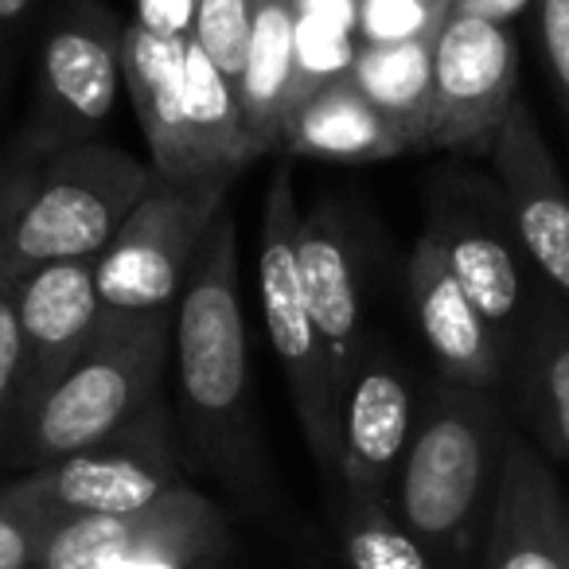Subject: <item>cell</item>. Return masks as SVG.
Segmentation results:
<instances>
[{"instance_id":"obj_1","label":"cell","mask_w":569,"mask_h":569,"mask_svg":"<svg viewBox=\"0 0 569 569\" xmlns=\"http://www.w3.org/2000/svg\"><path fill=\"white\" fill-rule=\"evenodd\" d=\"M238 273V222L222 207L176 305V382L183 433L199 460L238 496L261 499L266 468L250 418V351Z\"/></svg>"},{"instance_id":"obj_2","label":"cell","mask_w":569,"mask_h":569,"mask_svg":"<svg viewBox=\"0 0 569 569\" xmlns=\"http://www.w3.org/2000/svg\"><path fill=\"white\" fill-rule=\"evenodd\" d=\"M507 437L511 426L491 390L437 375L395 476L390 511L441 569L480 566Z\"/></svg>"},{"instance_id":"obj_3","label":"cell","mask_w":569,"mask_h":569,"mask_svg":"<svg viewBox=\"0 0 569 569\" xmlns=\"http://www.w3.org/2000/svg\"><path fill=\"white\" fill-rule=\"evenodd\" d=\"M157 172L102 141L9 152L0 164V273L98 258Z\"/></svg>"},{"instance_id":"obj_4","label":"cell","mask_w":569,"mask_h":569,"mask_svg":"<svg viewBox=\"0 0 569 569\" xmlns=\"http://www.w3.org/2000/svg\"><path fill=\"white\" fill-rule=\"evenodd\" d=\"M121 71L157 176L234 180L253 157H261L246 133L234 90L191 36L160 40L129 20L121 36Z\"/></svg>"},{"instance_id":"obj_5","label":"cell","mask_w":569,"mask_h":569,"mask_svg":"<svg viewBox=\"0 0 569 569\" xmlns=\"http://www.w3.org/2000/svg\"><path fill=\"white\" fill-rule=\"evenodd\" d=\"M172 336L176 312L106 309L87 356L20 418L9 457L40 468L121 433L152 402H160Z\"/></svg>"},{"instance_id":"obj_6","label":"cell","mask_w":569,"mask_h":569,"mask_svg":"<svg viewBox=\"0 0 569 569\" xmlns=\"http://www.w3.org/2000/svg\"><path fill=\"white\" fill-rule=\"evenodd\" d=\"M297 222L301 203L293 196V172L277 168L269 176L258 230V297L273 356L281 359L284 387L293 395L301 433L328 483H340V413L343 398L328 367L309 297H305L301 261H297Z\"/></svg>"},{"instance_id":"obj_7","label":"cell","mask_w":569,"mask_h":569,"mask_svg":"<svg viewBox=\"0 0 569 569\" xmlns=\"http://www.w3.org/2000/svg\"><path fill=\"white\" fill-rule=\"evenodd\" d=\"M426 234L441 246L452 277L515 367L546 284L515 238L503 191L480 176H445L429 203Z\"/></svg>"},{"instance_id":"obj_8","label":"cell","mask_w":569,"mask_h":569,"mask_svg":"<svg viewBox=\"0 0 569 569\" xmlns=\"http://www.w3.org/2000/svg\"><path fill=\"white\" fill-rule=\"evenodd\" d=\"M180 441L164 402H152L121 433L40 465L24 480L0 488L9 503L51 522L82 515H133L180 488Z\"/></svg>"},{"instance_id":"obj_9","label":"cell","mask_w":569,"mask_h":569,"mask_svg":"<svg viewBox=\"0 0 569 569\" xmlns=\"http://www.w3.org/2000/svg\"><path fill=\"white\" fill-rule=\"evenodd\" d=\"M230 176L164 180L157 176L141 203L110 238L98 266V289L110 312H176L196 253L227 207Z\"/></svg>"},{"instance_id":"obj_10","label":"cell","mask_w":569,"mask_h":569,"mask_svg":"<svg viewBox=\"0 0 569 569\" xmlns=\"http://www.w3.org/2000/svg\"><path fill=\"white\" fill-rule=\"evenodd\" d=\"M121 36L126 24L102 0H67L43 32L32 118L9 152L82 144L110 121L126 82Z\"/></svg>"},{"instance_id":"obj_11","label":"cell","mask_w":569,"mask_h":569,"mask_svg":"<svg viewBox=\"0 0 569 569\" xmlns=\"http://www.w3.org/2000/svg\"><path fill=\"white\" fill-rule=\"evenodd\" d=\"M515 102L519 48L511 28L449 4L433 43V87L421 149L491 152Z\"/></svg>"},{"instance_id":"obj_12","label":"cell","mask_w":569,"mask_h":569,"mask_svg":"<svg viewBox=\"0 0 569 569\" xmlns=\"http://www.w3.org/2000/svg\"><path fill=\"white\" fill-rule=\"evenodd\" d=\"M496 176L515 238L538 281L569 309V188L527 102H515L496 137Z\"/></svg>"},{"instance_id":"obj_13","label":"cell","mask_w":569,"mask_h":569,"mask_svg":"<svg viewBox=\"0 0 569 569\" xmlns=\"http://www.w3.org/2000/svg\"><path fill=\"white\" fill-rule=\"evenodd\" d=\"M413 421L410 375L387 351H363L340 413V499L390 503Z\"/></svg>"},{"instance_id":"obj_14","label":"cell","mask_w":569,"mask_h":569,"mask_svg":"<svg viewBox=\"0 0 569 569\" xmlns=\"http://www.w3.org/2000/svg\"><path fill=\"white\" fill-rule=\"evenodd\" d=\"M24 332V418L48 387H56L94 343L106 320L94 258L51 261L12 277Z\"/></svg>"},{"instance_id":"obj_15","label":"cell","mask_w":569,"mask_h":569,"mask_svg":"<svg viewBox=\"0 0 569 569\" xmlns=\"http://www.w3.org/2000/svg\"><path fill=\"white\" fill-rule=\"evenodd\" d=\"M566 488L542 460V449L511 429L496 507L483 535L480 569H566Z\"/></svg>"},{"instance_id":"obj_16","label":"cell","mask_w":569,"mask_h":569,"mask_svg":"<svg viewBox=\"0 0 569 569\" xmlns=\"http://www.w3.org/2000/svg\"><path fill=\"white\" fill-rule=\"evenodd\" d=\"M406 284H410V305L421 336H426V348L441 367V379L496 395L511 379V363H507L488 320L476 312V305L452 277L441 246L426 230L410 253Z\"/></svg>"},{"instance_id":"obj_17","label":"cell","mask_w":569,"mask_h":569,"mask_svg":"<svg viewBox=\"0 0 569 569\" xmlns=\"http://www.w3.org/2000/svg\"><path fill=\"white\" fill-rule=\"evenodd\" d=\"M297 261H301L305 297H309L328 367H332V379L343 398L351 387V375L359 367V356L367 348L363 332H359L363 293H359L356 238H351L348 219H343V211L336 203H317L312 211H301Z\"/></svg>"},{"instance_id":"obj_18","label":"cell","mask_w":569,"mask_h":569,"mask_svg":"<svg viewBox=\"0 0 569 569\" xmlns=\"http://www.w3.org/2000/svg\"><path fill=\"white\" fill-rule=\"evenodd\" d=\"M281 149L289 157L332 160V164H375L406 157L413 141L351 82L348 63L312 79L284 121Z\"/></svg>"},{"instance_id":"obj_19","label":"cell","mask_w":569,"mask_h":569,"mask_svg":"<svg viewBox=\"0 0 569 569\" xmlns=\"http://www.w3.org/2000/svg\"><path fill=\"white\" fill-rule=\"evenodd\" d=\"M230 550L234 535L222 507L180 483L129 515L126 538L102 569H230Z\"/></svg>"},{"instance_id":"obj_20","label":"cell","mask_w":569,"mask_h":569,"mask_svg":"<svg viewBox=\"0 0 569 569\" xmlns=\"http://www.w3.org/2000/svg\"><path fill=\"white\" fill-rule=\"evenodd\" d=\"M305 90L309 82L301 59V0H258L246 71L234 94L253 149L269 152L281 144L284 121Z\"/></svg>"},{"instance_id":"obj_21","label":"cell","mask_w":569,"mask_h":569,"mask_svg":"<svg viewBox=\"0 0 569 569\" xmlns=\"http://www.w3.org/2000/svg\"><path fill=\"white\" fill-rule=\"evenodd\" d=\"M507 382L535 441L569 468V309L550 289L538 297Z\"/></svg>"},{"instance_id":"obj_22","label":"cell","mask_w":569,"mask_h":569,"mask_svg":"<svg viewBox=\"0 0 569 569\" xmlns=\"http://www.w3.org/2000/svg\"><path fill=\"white\" fill-rule=\"evenodd\" d=\"M445 12L413 32L390 36V40H367L348 59V74L398 129L421 149V126L429 110V87H433V43Z\"/></svg>"},{"instance_id":"obj_23","label":"cell","mask_w":569,"mask_h":569,"mask_svg":"<svg viewBox=\"0 0 569 569\" xmlns=\"http://www.w3.org/2000/svg\"><path fill=\"white\" fill-rule=\"evenodd\" d=\"M340 542L351 569H441L406 535L390 503L340 499Z\"/></svg>"},{"instance_id":"obj_24","label":"cell","mask_w":569,"mask_h":569,"mask_svg":"<svg viewBox=\"0 0 569 569\" xmlns=\"http://www.w3.org/2000/svg\"><path fill=\"white\" fill-rule=\"evenodd\" d=\"M258 0H199L191 40L199 43L214 71L227 79V87L238 94V82L246 71V48H250V28Z\"/></svg>"},{"instance_id":"obj_25","label":"cell","mask_w":569,"mask_h":569,"mask_svg":"<svg viewBox=\"0 0 569 569\" xmlns=\"http://www.w3.org/2000/svg\"><path fill=\"white\" fill-rule=\"evenodd\" d=\"M24 410V332L17 312V284L0 273V449L9 452Z\"/></svg>"},{"instance_id":"obj_26","label":"cell","mask_w":569,"mask_h":569,"mask_svg":"<svg viewBox=\"0 0 569 569\" xmlns=\"http://www.w3.org/2000/svg\"><path fill=\"white\" fill-rule=\"evenodd\" d=\"M48 522L0 496V569H40Z\"/></svg>"},{"instance_id":"obj_27","label":"cell","mask_w":569,"mask_h":569,"mask_svg":"<svg viewBox=\"0 0 569 569\" xmlns=\"http://www.w3.org/2000/svg\"><path fill=\"white\" fill-rule=\"evenodd\" d=\"M538 4V43L546 71L558 90V102L569 118V0H535Z\"/></svg>"},{"instance_id":"obj_28","label":"cell","mask_w":569,"mask_h":569,"mask_svg":"<svg viewBox=\"0 0 569 569\" xmlns=\"http://www.w3.org/2000/svg\"><path fill=\"white\" fill-rule=\"evenodd\" d=\"M199 0H137V24L160 40H188Z\"/></svg>"},{"instance_id":"obj_29","label":"cell","mask_w":569,"mask_h":569,"mask_svg":"<svg viewBox=\"0 0 569 569\" xmlns=\"http://www.w3.org/2000/svg\"><path fill=\"white\" fill-rule=\"evenodd\" d=\"M449 4H452V9H465V12H476V17H488V20L507 24L515 12L527 9L530 0H449Z\"/></svg>"},{"instance_id":"obj_30","label":"cell","mask_w":569,"mask_h":569,"mask_svg":"<svg viewBox=\"0 0 569 569\" xmlns=\"http://www.w3.org/2000/svg\"><path fill=\"white\" fill-rule=\"evenodd\" d=\"M32 9H36V0H0V48L24 28Z\"/></svg>"},{"instance_id":"obj_31","label":"cell","mask_w":569,"mask_h":569,"mask_svg":"<svg viewBox=\"0 0 569 569\" xmlns=\"http://www.w3.org/2000/svg\"><path fill=\"white\" fill-rule=\"evenodd\" d=\"M566 569H569V546H566Z\"/></svg>"}]
</instances>
